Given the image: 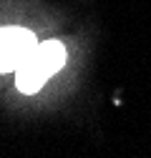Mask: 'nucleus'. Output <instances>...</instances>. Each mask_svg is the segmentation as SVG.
Returning a JSON list of instances; mask_svg holds the SVG:
<instances>
[{
  "instance_id": "nucleus-1",
  "label": "nucleus",
  "mask_w": 151,
  "mask_h": 158,
  "mask_svg": "<svg viewBox=\"0 0 151 158\" xmlns=\"http://www.w3.org/2000/svg\"><path fill=\"white\" fill-rule=\"evenodd\" d=\"M66 63V48L58 40H45L38 43L33 53L18 65L15 70V85L20 93H38L48 78L61 70Z\"/></svg>"
},
{
  "instance_id": "nucleus-2",
  "label": "nucleus",
  "mask_w": 151,
  "mask_h": 158,
  "mask_svg": "<svg viewBox=\"0 0 151 158\" xmlns=\"http://www.w3.org/2000/svg\"><path fill=\"white\" fill-rule=\"evenodd\" d=\"M35 35L25 28H0V73L18 70L35 48Z\"/></svg>"
}]
</instances>
